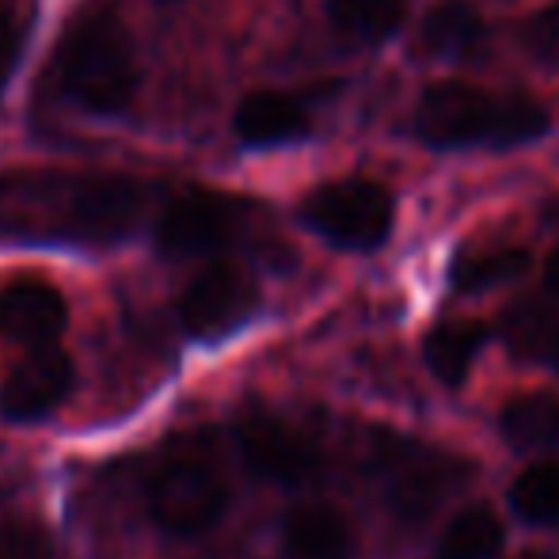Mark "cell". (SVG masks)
<instances>
[{
    "instance_id": "30bf717a",
    "label": "cell",
    "mask_w": 559,
    "mask_h": 559,
    "mask_svg": "<svg viewBox=\"0 0 559 559\" xmlns=\"http://www.w3.org/2000/svg\"><path fill=\"white\" fill-rule=\"evenodd\" d=\"M76 384L73 354L61 343L27 346L20 361L8 369L0 384V419L8 423H38L58 412Z\"/></svg>"
},
{
    "instance_id": "4fadbf2b",
    "label": "cell",
    "mask_w": 559,
    "mask_h": 559,
    "mask_svg": "<svg viewBox=\"0 0 559 559\" xmlns=\"http://www.w3.org/2000/svg\"><path fill=\"white\" fill-rule=\"evenodd\" d=\"M233 130L243 145L271 148L289 145V141H305L312 133V118L301 99L286 96V92H251L236 107Z\"/></svg>"
},
{
    "instance_id": "ffe728a7",
    "label": "cell",
    "mask_w": 559,
    "mask_h": 559,
    "mask_svg": "<svg viewBox=\"0 0 559 559\" xmlns=\"http://www.w3.org/2000/svg\"><path fill=\"white\" fill-rule=\"evenodd\" d=\"M335 31L361 46H381L404 23V0H328Z\"/></svg>"
},
{
    "instance_id": "7402d4cb",
    "label": "cell",
    "mask_w": 559,
    "mask_h": 559,
    "mask_svg": "<svg viewBox=\"0 0 559 559\" xmlns=\"http://www.w3.org/2000/svg\"><path fill=\"white\" fill-rule=\"evenodd\" d=\"M522 46L545 69H559V0L545 4L522 23Z\"/></svg>"
},
{
    "instance_id": "5b68a950",
    "label": "cell",
    "mask_w": 559,
    "mask_h": 559,
    "mask_svg": "<svg viewBox=\"0 0 559 559\" xmlns=\"http://www.w3.org/2000/svg\"><path fill=\"white\" fill-rule=\"evenodd\" d=\"M392 442V438H389ZM377 472H381L384 507L404 525H423L438 507L472 479V461L456 453H442L419 442L377 445Z\"/></svg>"
},
{
    "instance_id": "484cf974",
    "label": "cell",
    "mask_w": 559,
    "mask_h": 559,
    "mask_svg": "<svg viewBox=\"0 0 559 559\" xmlns=\"http://www.w3.org/2000/svg\"><path fill=\"white\" fill-rule=\"evenodd\" d=\"M164 4H171V0H164Z\"/></svg>"
},
{
    "instance_id": "277c9868",
    "label": "cell",
    "mask_w": 559,
    "mask_h": 559,
    "mask_svg": "<svg viewBox=\"0 0 559 559\" xmlns=\"http://www.w3.org/2000/svg\"><path fill=\"white\" fill-rule=\"evenodd\" d=\"M53 76L81 111L115 118L138 96V58L115 12L88 8L58 38Z\"/></svg>"
},
{
    "instance_id": "6da1fadb",
    "label": "cell",
    "mask_w": 559,
    "mask_h": 559,
    "mask_svg": "<svg viewBox=\"0 0 559 559\" xmlns=\"http://www.w3.org/2000/svg\"><path fill=\"white\" fill-rule=\"evenodd\" d=\"M145 187L130 176H38L0 183V233L115 243L145 217Z\"/></svg>"
},
{
    "instance_id": "e0dca14e",
    "label": "cell",
    "mask_w": 559,
    "mask_h": 559,
    "mask_svg": "<svg viewBox=\"0 0 559 559\" xmlns=\"http://www.w3.org/2000/svg\"><path fill=\"white\" fill-rule=\"evenodd\" d=\"M499 435L514 453H548L559 445V392H522L499 412Z\"/></svg>"
},
{
    "instance_id": "3957f363",
    "label": "cell",
    "mask_w": 559,
    "mask_h": 559,
    "mask_svg": "<svg viewBox=\"0 0 559 559\" xmlns=\"http://www.w3.org/2000/svg\"><path fill=\"white\" fill-rule=\"evenodd\" d=\"M233 484L214 430H187L156 453L145 476V507L171 537H202L225 518Z\"/></svg>"
},
{
    "instance_id": "7c38bea8",
    "label": "cell",
    "mask_w": 559,
    "mask_h": 559,
    "mask_svg": "<svg viewBox=\"0 0 559 559\" xmlns=\"http://www.w3.org/2000/svg\"><path fill=\"white\" fill-rule=\"evenodd\" d=\"M358 533L346 510L335 502H301L282 522V552L286 559H350Z\"/></svg>"
},
{
    "instance_id": "603a6c76",
    "label": "cell",
    "mask_w": 559,
    "mask_h": 559,
    "mask_svg": "<svg viewBox=\"0 0 559 559\" xmlns=\"http://www.w3.org/2000/svg\"><path fill=\"white\" fill-rule=\"evenodd\" d=\"M0 559H50V540L38 525L8 522L0 525Z\"/></svg>"
},
{
    "instance_id": "2e32d148",
    "label": "cell",
    "mask_w": 559,
    "mask_h": 559,
    "mask_svg": "<svg viewBox=\"0 0 559 559\" xmlns=\"http://www.w3.org/2000/svg\"><path fill=\"white\" fill-rule=\"evenodd\" d=\"M487 338H491V328L484 320H438L423 335V361L442 389H461Z\"/></svg>"
},
{
    "instance_id": "7a4b0ae2",
    "label": "cell",
    "mask_w": 559,
    "mask_h": 559,
    "mask_svg": "<svg viewBox=\"0 0 559 559\" xmlns=\"http://www.w3.org/2000/svg\"><path fill=\"white\" fill-rule=\"evenodd\" d=\"M412 130L423 145L438 153H453V148L507 153L545 138L552 130V115L525 92L499 96L468 81H438L415 104Z\"/></svg>"
},
{
    "instance_id": "9a60e30c",
    "label": "cell",
    "mask_w": 559,
    "mask_h": 559,
    "mask_svg": "<svg viewBox=\"0 0 559 559\" xmlns=\"http://www.w3.org/2000/svg\"><path fill=\"white\" fill-rule=\"evenodd\" d=\"M484 46V15L472 0H438L415 31V53L435 61L468 58Z\"/></svg>"
},
{
    "instance_id": "d6986e66",
    "label": "cell",
    "mask_w": 559,
    "mask_h": 559,
    "mask_svg": "<svg viewBox=\"0 0 559 559\" xmlns=\"http://www.w3.org/2000/svg\"><path fill=\"white\" fill-rule=\"evenodd\" d=\"M530 271V251L525 248H491V251H461L453 259V282L456 294H487V289L514 282L518 274Z\"/></svg>"
},
{
    "instance_id": "d4e9b609",
    "label": "cell",
    "mask_w": 559,
    "mask_h": 559,
    "mask_svg": "<svg viewBox=\"0 0 559 559\" xmlns=\"http://www.w3.org/2000/svg\"><path fill=\"white\" fill-rule=\"evenodd\" d=\"M540 274H545V289H548V294H552L556 301H559V243H556L552 251H548L545 271H540Z\"/></svg>"
},
{
    "instance_id": "9c48e42d",
    "label": "cell",
    "mask_w": 559,
    "mask_h": 559,
    "mask_svg": "<svg viewBox=\"0 0 559 559\" xmlns=\"http://www.w3.org/2000/svg\"><path fill=\"white\" fill-rule=\"evenodd\" d=\"M259 309V282L233 259L206 263L179 297V324L191 338H222Z\"/></svg>"
},
{
    "instance_id": "8fae6325",
    "label": "cell",
    "mask_w": 559,
    "mask_h": 559,
    "mask_svg": "<svg viewBox=\"0 0 559 559\" xmlns=\"http://www.w3.org/2000/svg\"><path fill=\"white\" fill-rule=\"evenodd\" d=\"M69 328V305L50 282L20 278L0 289V335L23 346L58 343Z\"/></svg>"
},
{
    "instance_id": "ac0fdd59",
    "label": "cell",
    "mask_w": 559,
    "mask_h": 559,
    "mask_svg": "<svg viewBox=\"0 0 559 559\" xmlns=\"http://www.w3.org/2000/svg\"><path fill=\"white\" fill-rule=\"evenodd\" d=\"M502 548H507V525L487 502L461 507L438 537V559H499Z\"/></svg>"
},
{
    "instance_id": "ba28073f",
    "label": "cell",
    "mask_w": 559,
    "mask_h": 559,
    "mask_svg": "<svg viewBox=\"0 0 559 559\" xmlns=\"http://www.w3.org/2000/svg\"><path fill=\"white\" fill-rule=\"evenodd\" d=\"M248 225V202L225 191H183L156 217V248L168 259L222 251Z\"/></svg>"
},
{
    "instance_id": "52a82bcc",
    "label": "cell",
    "mask_w": 559,
    "mask_h": 559,
    "mask_svg": "<svg viewBox=\"0 0 559 559\" xmlns=\"http://www.w3.org/2000/svg\"><path fill=\"white\" fill-rule=\"evenodd\" d=\"M236 453H240L243 468L263 484L278 487H305L320 476L324 468V453H320L317 438H309L301 427H294L282 415L266 412V407H251L236 419Z\"/></svg>"
},
{
    "instance_id": "cb8c5ba5",
    "label": "cell",
    "mask_w": 559,
    "mask_h": 559,
    "mask_svg": "<svg viewBox=\"0 0 559 559\" xmlns=\"http://www.w3.org/2000/svg\"><path fill=\"white\" fill-rule=\"evenodd\" d=\"M20 43H23L20 23H15L12 12H4V8H0V92H4L8 76H12V69H15V58H20Z\"/></svg>"
},
{
    "instance_id": "5bb4252c",
    "label": "cell",
    "mask_w": 559,
    "mask_h": 559,
    "mask_svg": "<svg viewBox=\"0 0 559 559\" xmlns=\"http://www.w3.org/2000/svg\"><path fill=\"white\" fill-rule=\"evenodd\" d=\"M499 338L518 361L545 366L559 377V305L545 297H522L499 320Z\"/></svg>"
},
{
    "instance_id": "8992f818",
    "label": "cell",
    "mask_w": 559,
    "mask_h": 559,
    "mask_svg": "<svg viewBox=\"0 0 559 559\" xmlns=\"http://www.w3.org/2000/svg\"><path fill=\"white\" fill-rule=\"evenodd\" d=\"M301 222L343 251H377L396 228V199L377 179H332L301 199Z\"/></svg>"
},
{
    "instance_id": "44dd1931",
    "label": "cell",
    "mask_w": 559,
    "mask_h": 559,
    "mask_svg": "<svg viewBox=\"0 0 559 559\" xmlns=\"http://www.w3.org/2000/svg\"><path fill=\"white\" fill-rule=\"evenodd\" d=\"M510 510L530 525H559V456L530 464L510 484Z\"/></svg>"
}]
</instances>
